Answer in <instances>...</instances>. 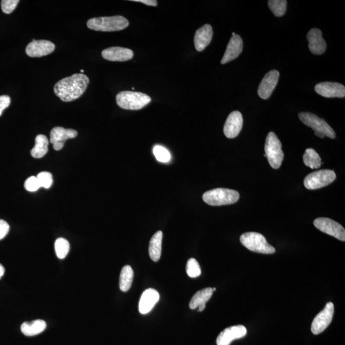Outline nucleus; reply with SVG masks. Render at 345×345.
I'll return each mask as SVG.
<instances>
[{
	"instance_id": "21",
	"label": "nucleus",
	"mask_w": 345,
	"mask_h": 345,
	"mask_svg": "<svg viewBox=\"0 0 345 345\" xmlns=\"http://www.w3.org/2000/svg\"><path fill=\"white\" fill-rule=\"evenodd\" d=\"M76 130L71 129H65L62 127H54L50 132V143H64L69 139H73L77 137Z\"/></svg>"
},
{
	"instance_id": "26",
	"label": "nucleus",
	"mask_w": 345,
	"mask_h": 345,
	"mask_svg": "<svg viewBox=\"0 0 345 345\" xmlns=\"http://www.w3.org/2000/svg\"><path fill=\"white\" fill-rule=\"evenodd\" d=\"M134 271L130 265H125L122 268L120 276V289L122 292H127L131 287Z\"/></svg>"
},
{
	"instance_id": "20",
	"label": "nucleus",
	"mask_w": 345,
	"mask_h": 345,
	"mask_svg": "<svg viewBox=\"0 0 345 345\" xmlns=\"http://www.w3.org/2000/svg\"><path fill=\"white\" fill-rule=\"evenodd\" d=\"M213 27L210 25H205L196 31L195 35V46L198 51H203L209 44L213 39Z\"/></svg>"
},
{
	"instance_id": "34",
	"label": "nucleus",
	"mask_w": 345,
	"mask_h": 345,
	"mask_svg": "<svg viewBox=\"0 0 345 345\" xmlns=\"http://www.w3.org/2000/svg\"><path fill=\"white\" fill-rule=\"evenodd\" d=\"M19 2V0H3L1 2L2 11L5 14H10L14 11Z\"/></svg>"
},
{
	"instance_id": "30",
	"label": "nucleus",
	"mask_w": 345,
	"mask_h": 345,
	"mask_svg": "<svg viewBox=\"0 0 345 345\" xmlns=\"http://www.w3.org/2000/svg\"><path fill=\"white\" fill-rule=\"evenodd\" d=\"M153 153L157 160L161 163H168L171 159L170 153L166 148L160 145L154 146Z\"/></svg>"
},
{
	"instance_id": "31",
	"label": "nucleus",
	"mask_w": 345,
	"mask_h": 345,
	"mask_svg": "<svg viewBox=\"0 0 345 345\" xmlns=\"http://www.w3.org/2000/svg\"><path fill=\"white\" fill-rule=\"evenodd\" d=\"M187 275L190 278H195L201 275V271L199 263L195 258H190L186 265Z\"/></svg>"
},
{
	"instance_id": "5",
	"label": "nucleus",
	"mask_w": 345,
	"mask_h": 345,
	"mask_svg": "<svg viewBox=\"0 0 345 345\" xmlns=\"http://www.w3.org/2000/svg\"><path fill=\"white\" fill-rule=\"evenodd\" d=\"M244 246L252 252L262 254H273L275 248L269 244L263 235L257 232H247L242 234L240 238Z\"/></svg>"
},
{
	"instance_id": "6",
	"label": "nucleus",
	"mask_w": 345,
	"mask_h": 345,
	"mask_svg": "<svg viewBox=\"0 0 345 345\" xmlns=\"http://www.w3.org/2000/svg\"><path fill=\"white\" fill-rule=\"evenodd\" d=\"M299 117L303 124L314 130L316 137L321 138L328 137L331 139L336 138V133L330 125L315 114L302 112L299 114Z\"/></svg>"
},
{
	"instance_id": "15",
	"label": "nucleus",
	"mask_w": 345,
	"mask_h": 345,
	"mask_svg": "<svg viewBox=\"0 0 345 345\" xmlns=\"http://www.w3.org/2000/svg\"><path fill=\"white\" fill-rule=\"evenodd\" d=\"M243 125L242 115L239 111H233L227 118L224 126V134L228 138H236Z\"/></svg>"
},
{
	"instance_id": "40",
	"label": "nucleus",
	"mask_w": 345,
	"mask_h": 345,
	"mask_svg": "<svg viewBox=\"0 0 345 345\" xmlns=\"http://www.w3.org/2000/svg\"><path fill=\"white\" fill-rule=\"evenodd\" d=\"M205 308L206 305H200V307H198V310H199V312H203V311L205 309Z\"/></svg>"
},
{
	"instance_id": "19",
	"label": "nucleus",
	"mask_w": 345,
	"mask_h": 345,
	"mask_svg": "<svg viewBox=\"0 0 345 345\" xmlns=\"http://www.w3.org/2000/svg\"><path fill=\"white\" fill-rule=\"evenodd\" d=\"M159 294L153 289L146 290L142 295L139 303V311L143 315L147 314L153 309L159 300Z\"/></svg>"
},
{
	"instance_id": "38",
	"label": "nucleus",
	"mask_w": 345,
	"mask_h": 345,
	"mask_svg": "<svg viewBox=\"0 0 345 345\" xmlns=\"http://www.w3.org/2000/svg\"><path fill=\"white\" fill-rule=\"evenodd\" d=\"M53 145L54 150L56 151L60 150L64 147V143H54Z\"/></svg>"
},
{
	"instance_id": "4",
	"label": "nucleus",
	"mask_w": 345,
	"mask_h": 345,
	"mask_svg": "<svg viewBox=\"0 0 345 345\" xmlns=\"http://www.w3.org/2000/svg\"><path fill=\"white\" fill-rule=\"evenodd\" d=\"M239 193L237 190L218 188L204 193L203 200L208 205L221 206L231 205L239 200Z\"/></svg>"
},
{
	"instance_id": "12",
	"label": "nucleus",
	"mask_w": 345,
	"mask_h": 345,
	"mask_svg": "<svg viewBox=\"0 0 345 345\" xmlns=\"http://www.w3.org/2000/svg\"><path fill=\"white\" fill-rule=\"evenodd\" d=\"M316 93L327 98H343L345 96V87L340 83L323 82L315 86Z\"/></svg>"
},
{
	"instance_id": "3",
	"label": "nucleus",
	"mask_w": 345,
	"mask_h": 345,
	"mask_svg": "<svg viewBox=\"0 0 345 345\" xmlns=\"http://www.w3.org/2000/svg\"><path fill=\"white\" fill-rule=\"evenodd\" d=\"M116 101L118 106L127 110H139L150 103V96L142 92L123 91L117 94Z\"/></svg>"
},
{
	"instance_id": "10",
	"label": "nucleus",
	"mask_w": 345,
	"mask_h": 345,
	"mask_svg": "<svg viewBox=\"0 0 345 345\" xmlns=\"http://www.w3.org/2000/svg\"><path fill=\"white\" fill-rule=\"evenodd\" d=\"M334 306L333 302H328L325 308L315 316L312 324L313 334H317L322 333L330 325L333 319Z\"/></svg>"
},
{
	"instance_id": "14",
	"label": "nucleus",
	"mask_w": 345,
	"mask_h": 345,
	"mask_svg": "<svg viewBox=\"0 0 345 345\" xmlns=\"http://www.w3.org/2000/svg\"><path fill=\"white\" fill-rule=\"evenodd\" d=\"M247 329L244 325H235L224 329L217 338V345H229L235 339L244 338Z\"/></svg>"
},
{
	"instance_id": "16",
	"label": "nucleus",
	"mask_w": 345,
	"mask_h": 345,
	"mask_svg": "<svg viewBox=\"0 0 345 345\" xmlns=\"http://www.w3.org/2000/svg\"><path fill=\"white\" fill-rule=\"evenodd\" d=\"M310 50L315 55H320L326 50L327 44L322 37V33L318 28L310 30L307 35Z\"/></svg>"
},
{
	"instance_id": "23",
	"label": "nucleus",
	"mask_w": 345,
	"mask_h": 345,
	"mask_svg": "<svg viewBox=\"0 0 345 345\" xmlns=\"http://www.w3.org/2000/svg\"><path fill=\"white\" fill-rule=\"evenodd\" d=\"M45 321L36 320L31 322H24L21 327L23 334L27 336H33L43 333L46 329Z\"/></svg>"
},
{
	"instance_id": "27",
	"label": "nucleus",
	"mask_w": 345,
	"mask_h": 345,
	"mask_svg": "<svg viewBox=\"0 0 345 345\" xmlns=\"http://www.w3.org/2000/svg\"><path fill=\"white\" fill-rule=\"evenodd\" d=\"M303 161L305 165L312 169H318L321 165V160L320 156L313 148H308L305 150L303 156Z\"/></svg>"
},
{
	"instance_id": "25",
	"label": "nucleus",
	"mask_w": 345,
	"mask_h": 345,
	"mask_svg": "<svg viewBox=\"0 0 345 345\" xmlns=\"http://www.w3.org/2000/svg\"><path fill=\"white\" fill-rule=\"evenodd\" d=\"M49 140L46 136L39 135L35 138V145L31 151V155L34 158H43L48 151Z\"/></svg>"
},
{
	"instance_id": "8",
	"label": "nucleus",
	"mask_w": 345,
	"mask_h": 345,
	"mask_svg": "<svg viewBox=\"0 0 345 345\" xmlns=\"http://www.w3.org/2000/svg\"><path fill=\"white\" fill-rule=\"evenodd\" d=\"M336 175L329 169L312 172L305 178L304 184L308 189H318L325 187L335 180Z\"/></svg>"
},
{
	"instance_id": "35",
	"label": "nucleus",
	"mask_w": 345,
	"mask_h": 345,
	"mask_svg": "<svg viewBox=\"0 0 345 345\" xmlns=\"http://www.w3.org/2000/svg\"><path fill=\"white\" fill-rule=\"evenodd\" d=\"M9 229V224L3 219H0V240L4 239L7 236Z\"/></svg>"
},
{
	"instance_id": "17",
	"label": "nucleus",
	"mask_w": 345,
	"mask_h": 345,
	"mask_svg": "<svg viewBox=\"0 0 345 345\" xmlns=\"http://www.w3.org/2000/svg\"><path fill=\"white\" fill-rule=\"evenodd\" d=\"M102 56L109 61L125 62L131 60L134 56V53L130 49L112 47L102 51Z\"/></svg>"
},
{
	"instance_id": "41",
	"label": "nucleus",
	"mask_w": 345,
	"mask_h": 345,
	"mask_svg": "<svg viewBox=\"0 0 345 345\" xmlns=\"http://www.w3.org/2000/svg\"><path fill=\"white\" fill-rule=\"evenodd\" d=\"M213 290L214 292H215L216 290V288H214V289H213Z\"/></svg>"
},
{
	"instance_id": "24",
	"label": "nucleus",
	"mask_w": 345,
	"mask_h": 345,
	"mask_svg": "<svg viewBox=\"0 0 345 345\" xmlns=\"http://www.w3.org/2000/svg\"><path fill=\"white\" fill-rule=\"evenodd\" d=\"M213 290L212 288H206L200 290L193 295L189 302V308L191 310H195L200 305H206V303L210 300L213 294Z\"/></svg>"
},
{
	"instance_id": "36",
	"label": "nucleus",
	"mask_w": 345,
	"mask_h": 345,
	"mask_svg": "<svg viewBox=\"0 0 345 345\" xmlns=\"http://www.w3.org/2000/svg\"><path fill=\"white\" fill-rule=\"evenodd\" d=\"M10 102H11V100H10L9 96H0V116H1L4 109L7 108L9 106Z\"/></svg>"
},
{
	"instance_id": "2",
	"label": "nucleus",
	"mask_w": 345,
	"mask_h": 345,
	"mask_svg": "<svg viewBox=\"0 0 345 345\" xmlns=\"http://www.w3.org/2000/svg\"><path fill=\"white\" fill-rule=\"evenodd\" d=\"M129 25V21L120 15L91 18L87 22L88 28L99 31H120L124 30Z\"/></svg>"
},
{
	"instance_id": "42",
	"label": "nucleus",
	"mask_w": 345,
	"mask_h": 345,
	"mask_svg": "<svg viewBox=\"0 0 345 345\" xmlns=\"http://www.w3.org/2000/svg\"><path fill=\"white\" fill-rule=\"evenodd\" d=\"M85 72L84 70H81V72L83 73V72Z\"/></svg>"
},
{
	"instance_id": "28",
	"label": "nucleus",
	"mask_w": 345,
	"mask_h": 345,
	"mask_svg": "<svg viewBox=\"0 0 345 345\" xmlns=\"http://www.w3.org/2000/svg\"><path fill=\"white\" fill-rule=\"evenodd\" d=\"M269 9L276 17H281L285 14L287 1L286 0H269Z\"/></svg>"
},
{
	"instance_id": "39",
	"label": "nucleus",
	"mask_w": 345,
	"mask_h": 345,
	"mask_svg": "<svg viewBox=\"0 0 345 345\" xmlns=\"http://www.w3.org/2000/svg\"><path fill=\"white\" fill-rule=\"evenodd\" d=\"M4 274H5L4 266H3L1 263H0V279H1L3 276L4 275Z\"/></svg>"
},
{
	"instance_id": "32",
	"label": "nucleus",
	"mask_w": 345,
	"mask_h": 345,
	"mask_svg": "<svg viewBox=\"0 0 345 345\" xmlns=\"http://www.w3.org/2000/svg\"><path fill=\"white\" fill-rule=\"evenodd\" d=\"M36 178H37L41 187L49 189V188L51 187L52 184H53V176H52L51 172L48 171L41 172L36 176Z\"/></svg>"
},
{
	"instance_id": "13",
	"label": "nucleus",
	"mask_w": 345,
	"mask_h": 345,
	"mask_svg": "<svg viewBox=\"0 0 345 345\" xmlns=\"http://www.w3.org/2000/svg\"><path fill=\"white\" fill-rule=\"evenodd\" d=\"M279 77V72L276 70H271L265 74L258 87V93L260 98L266 100L270 98L278 84Z\"/></svg>"
},
{
	"instance_id": "29",
	"label": "nucleus",
	"mask_w": 345,
	"mask_h": 345,
	"mask_svg": "<svg viewBox=\"0 0 345 345\" xmlns=\"http://www.w3.org/2000/svg\"><path fill=\"white\" fill-rule=\"evenodd\" d=\"M54 249H55L57 257L60 259H64L69 252V242L64 238H59L54 244Z\"/></svg>"
},
{
	"instance_id": "33",
	"label": "nucleus",
	"mask_w": 345,
	"mask_h": 345,
	"mask_svg": "<svg viewBox=\"0 0 345 345\" xmlns=\"http://www.w3.org/2000/svg\"><path fill=\"white\" fill-rule=\"evenodd\" d=\"M41 187L37 178L35 176L29 177L25 182V188L29 192H35Z\"/></svg>"
},
{
	"instance_id": "1",
	"label": "nucleus",
	"mask_w": 345,
	"mask_h": 345,
	"mask_svg": "<svg viewBox=\"0 0 345 345\" xmlns=\"http://www.w3.org/2000/svg\"><path fill=\"white\" fill-rule=\"evenodd\" d=\"M89 83L87 75L74 74L57 82L54 86V92L62 101L76 100L85 93Z\"/></svg>"
},
{
	"instance_id": "9",
	"label": "nucleus",
	"mask_w": 345,
	"mask_h": 345,
	"mask_svg": "<svg viewBox=\"0 0 345 345\" xmlns=\"http://www.w3.org/2000/svg\"><path fill=\"white\" fill-rule=\"evenodd\" d=\"M314 225L316 228L325 234L331 235L336 239L344 242L345 230L343 226L334 221L333 219L320 218L314 221Z\"/></svg>"
},
{
	"instance_id": "22",
	"label": "nucleus",
	"mask_w": 345,
	"mask_h": 345,
	"mask_svg": "<svg viewBox=\"0 0 345 345\" xmlns=\"http://www.w3.org/2000/svg\"><path fill=\"white\" fill-rule=\"evenodd\" d=\"M163 237V232L161 231L156 232L151 237L149 244V255L151 260L156 262L161 258Z\"/></svg>"
},
{
	"instance_id": "7",
	"label": "nucleus",
	"mask_w": 345,
	"mask_h": 345,
	"mask_svg": "<svg viewBox=\"0 0 345 345\" xmlns=\"http://www.w3.org/2000/svg\"><path fill=\"white\" fill-rule=\"evenodd\" d=\"M266 158L272 168L278 169L284 159L282 151V144L275 133L269 132L266 137L265 145Z\"/></svg>"
},
{
	"instance_id": "18",
	"label": "nucleus",
	"mask_w": 345,
	"mask_h": 345,
	"mask_svg": "<svg viewBox=\"0 0 345 345\" xmlns=\"http://www.w3.org/2000/svg\"><path fill=\"white\" fill-rule=\"evenodd\" d=\"M243 49V41L239 35H232L227 46L225 53L221 60V64H226L227 63L236 59L241 54Z\"/></svg>"
},
{
	"instance_id": "11",
	"label": "nucleus",
	"mask_w": 345,
	"mask_h": 345,
	"mask_svg": "<svg viewBox=\"0 0 345 345\" xmlns=\"http://www.w3.org/2000/svg\"><path fill=\"white\" fill-rule=\"evenodd\" d=\"M55 46L51 41L46 40H33L28 44L26 53L28 56L40 57L53 53Z\"/></svg>"
},
{
	"instance_id": "37",
	"label": "nucleus",
	"mask_w": 345,
	"mask_h": 345,
	"mask_svg": "<svg viewBox=\"0 0 345 345\" xmlns=\"http://www.w3.org/2000/svg\"><path fill=\"white\" fill-rule=\"evenodd\" d=\"M132 2L142 3L148 6L156 7L158 5V2L156 0H132Z\"/></svg>"
}]
</instances>
